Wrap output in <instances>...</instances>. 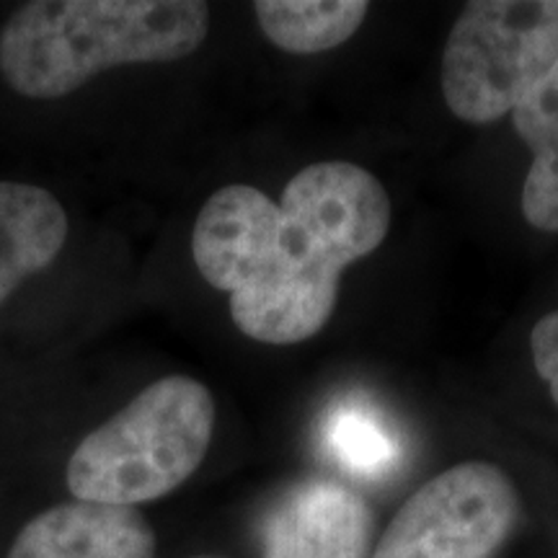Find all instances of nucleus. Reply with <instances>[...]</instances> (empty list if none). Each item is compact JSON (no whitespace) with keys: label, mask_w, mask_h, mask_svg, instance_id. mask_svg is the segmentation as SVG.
Returning a JSON list of instances; mask_svg holds the SVG:
<instances>
[{"label":"nucleus","mask_w":558,"mask_h":558,"mask_svg":"<svg viewBox=\"0 0 558 558\" xmlns=\"http://www.w3.org/2000/svg\"><path fill=\"white\" fill-rule=\"evenodd\" d=\"M207 29L199 0H34L0 32V73L26 99H62L104 70L190 58Z\"/></svg>","instance_id":"f03ea898"},{"label":"nucleus","mask_w":558,"mask_h":558,"mask_svg":"<svg viewBox=\"0 0 558 558\" xmlns=\"http://www.w3.org/2000/svg\"><path fill=\"white\" fill-rule=\"evenodd\" d=\"M256 19L271 45L292 54H318L344 45L367 19L365 0H259Z\"/></svg>","instance_id":"9d476101"},{"label":"nucleus","mask_w":558,"mask_h":558,"mask_svg":"<svg viewBox=\"0 0 558 558\" xmlns=\"http://www.w3.org/2000/svg\"><path fill=\"white\" fill-rule=\"evenodd\" d=\"M213 427L215 401L205 383L186 375L156 380L81 439L68 460L70 494L111 507L166 497L199 469Z\"/></svg>","instance_id":"7ed1b4c3"},{"label":"nucleus","mask_w":558,"mask_h":558,"mask_svg":"<svg viewBox=\"0 0 558 558\" xmlns=\"http://www.w3.org/2000/svg\"><path fill=\"white\" fill-rule=\"evenodd\" d=\"M390 197L349 160L313 163L282 199L246 184L222 186L202 205L192 256L202 279L230 295V316L264 344H298L329 324L341 271L386 241Z\"/></svg>","instance_id":"f257e3e1"},{"label":"nucleus","mask_w":558,"mask_h":558,"mask_svg":"<svg viewBox=\"0 0 558 558\" xmlns=\"http://www.w3.org/2000/svg\"><path fill=\"white\" fill-rule=\"evenodd\" d=\"M373 514L352 488L308 481L279 499L264 522V558H367Z\"/></svg>","instance_id":"423d86ee"},{"label":"nucleus","mask_w":558,"mask_h":558,"mask_svg":"<svg viewBox=\"0 0 558 558\" xmlns=\"http://www.w3.org/2000/svg\"><path fill=\"white\" fill-rule=\"evenodd\" d=\"M326 445L341 469L362 478H380L399 465L401 442L373 407L339 403L326 422Z\"/></svg>","instance_id":"9b49d317"},{"label":"nucleus","mask_w":558,"mask_h":558,"mask_svg":"<svg viewBox=\"0 0 558 558\" xmlns=\"http://www.w3.org/2000/svg\"><path fill=\"white\" fill-rule=\"evenodd\" d=\"M190 558H222V556H213V554H199V556H190Z\"/></svg>","instance_id":"ddd939ff"},{"label":"nucleus","mask_w":558,"mask_h":558,"mask_svg":"<svg viewBox=\"0 0 558 558\" xmlns=\"http://www.w3.org/2000/svg\"><path fill=\"white\" fill-rule=\"evenodd\" d=\"M530 349H533L535 369L548 383L550 396L558 403V311L543 316L530 333Z\"/></svg>","instance_id":"f8f14e48"},{"label":"nucleus","mask_w":558,"mask_h":558,"mask_svg":"<svg viewBox=\"0 0 558 558\" xmlns=\"http://www.w3.org/2000/svg\"><path fill=\"white\" fill-rule=\"evenodd\" d=\"M558 62V0H476L452 24L442 96L458 120L512 114Z\"/></svg>","instance_id":"20e7f679"},{"label":"nucleus","mask_w":558,"mask_h":558,"mask_svg":"<svg viewBox=\"0 0 558 558\" xmlns=\"http://www.w3.org/2000/svg\"><path fill=\"white\" fill-rule=\"evenodd\" d=\"M68 241L60 199L39 186L0 181V305L58 259Z\"/></svg>","instance_id":"6e6552de"},{"label":"nucleus","mask_w":558,"mask_h":558,"mask_svg":"<svg viewBox=\"0 0 558 558\" xmlns=\"http://www.w3.org/2000/svg\"><path fill=\"white\" fill-rule=\"evenodd\" d=\"M518 135L533 153L522 215L533 228L558 233V62L512 111Z\"/></svg>","instance_id":"1a4fd4ad"},{"label":"nucleus","mask_w":558,"mask_h":558,"mask_svg":"<svg viewBox=\"0 0 558 558\" xmlns=\"http://www.w3.org/2000/svg\"><path fill=\"white\" fill-rule=\"evenodd\" d=\"M156 533L135 507L65 501L50 507L13 541L9 558H153Z\"/></svg>","instance_id":"0eeeda50"},{"label":"nucleus","mask_w":558,"mask_h":558,"mask_svg":"<svg viewBox=\"0 0 558 558\" xmlns=\"http://www.w3.org/2000/svg\"><path fill=\"white\" fill-rule=\"evenodd\" d=\"M518 509V492L499 465H452L403 501L369 558H488Z\"/></svg>","instance_id":"39448f33"}]
</instances>
